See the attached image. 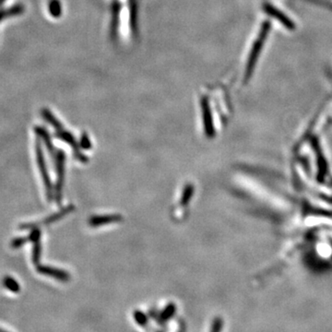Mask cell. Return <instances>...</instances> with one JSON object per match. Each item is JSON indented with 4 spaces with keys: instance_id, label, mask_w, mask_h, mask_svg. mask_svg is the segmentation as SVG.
<instances>
[{
    "instance_id": "30bf717a",
    "label": "cell",
    "mask_w": 332,
    "mask_h": 332,
    "mask_svg": "<svg viewBox=\"0 0 332 332\" xmlns=\"http://www.w3.org/2000/svg\"><path fill=\"white\" fill-rule=\"evenodd\" d=\"M36 132L38 133V135L44 140V144L45 146L47 148V151L49 152V154L51 157H56V154L57 152L55 151V149H54V146H53V143H52V140H50V137H49V134L47 133V131L44 129V128H41V127H38L36 128Z\"/></svg>"
},
{
    "instance_id": "7a4b0ae2",
    "label": "cell",
    "mask_w": 332,
    "mask_h": 332,
    "mask_svg": "<svg viewBox=\"0 0 332 332\" xmlns=\"http://www.w3.org/2000/svg\"><path fill=\"white\" fill-rule=\"evenodd\" d=\"M56 170H57V181L55 186V199L60 205L63 197V187L65 181V165H66V155L61 150L57 151L56 154Z\"/></svg>"
},
{
    "instance_id": "9a60e30c",
    "label": "cell",
    "mask_w": 332,
    "mask_h": 332,
    "mask_svg": "<svg viewBox=\"0 0 332 332\" xmlns=\"http://www.w3.org/2000/svg\"><path fill=\"white\" fill-rule=\"evenodd\" d=\"M28 242H30L29 236H27V237H17L11 241L10 246L14 249H18V248H21L22 246H23L25 243H27Z\"/></svg>"
},
{
    "instance_id": "3957f363",
    "label": "cell",
    "mask_w": 332,
    "mask_h": 332,
    "mask_svg": "<svg viewBox=\"0 0 332 332\" xmlns=\"http://www.w3.org/2000/svg\"><path fill=\"white\" fill-rule=\"evenodd\" d=\"M35 151H36L37 164H38V167L40 170L42 180L44 182L46 197H47L48 201H51L53 199V196H54L53 184H52L50 176H49V173H48V168H47V165H46V162H45V158H44V152H43V150H42V146H41L39 140L36 142Z\"/></svg>"
},
{
    "instance_id": "2e32d148",
    "label": "cell",
    "mask_w": 332,
    "mask_h": 332,
    "mask_svg": "<svg viewBox=\"0 0 332 332\" xmlns=\"http://www.w3.org/2000/svg\"><path fill=\"white\" fill-rule=\"evenodd\" d=\"M81 146L82 149H85V150L91 149V143H90V140L87 135H83V137L81 138Z\"/></svg>"
},
{
    "instance_id": "6da1fadb",
    "label": "cell",
    "mask_w": 332,
    "mask_h": 332,
    "mask_svg": "<svg viewBox=\"0 0 332 332\" xmlns=\"http://www.w3.org/2000/svg\"><path fill=\"white\" fill-rule=\"evenodd\" d=\"M270 28H271V24L269 23V22H265L263 23L261 30L259 32V36H258L257 41L254 44V46H253V48L251 50L249 59H248V61H247L246 71H245V81H247L250 78L251 75H252L255 65L257 63V59H258V56L260 54V51L262 49V46H263V44L265 42L266 38L268 36V33L270 31Z\"/></svg>"
},
{
    "instance_id": "5bb4252c",
    "label": "cell",
    "mask_w": 332,
    "mask_h": 332,
    "mask_svg": "<svg viewBox=\"0 0 332 332\" xmlns=\"http://www.w3.org/2000/svg\"><path fill=\"white\" fill-rule=\"evenodd\" d=\"M134 319L141 327H145L149 323V317H147V315L138 310L134 312Z\"/></svg>"
},
{
    "instance_id": "e0dca14e",
    "label": "cell",
    "mask_w": 332,
    "mask_h": 332,
    "mask_svg": "<svg viewBox=\"0 0 332 332\" xmlns=\"http://www.w3.org/2000/svg\"><path fill=\"white\" fill-rule=\"evenodd\" d=\"M2 331H3V330H2V329H0V332H2Z\"/></svg>"
},
{
    "instance_id": "8fae6325",
    "label": "cell",
    "mask_w": 332,
    "mask_h": 332,
    "mask_svg": "<svg viewBox=\"0 0 332 332\" xmlns=\"http://www.w3.org/2000/svg\"><path fill=\"white\" fill-rule=\"evenodd\" d=\"M194 185L191 183H188V184H185V186L183 189V193H182V196H181V199H180V204L182 206H186L190 200H191L192 197L194 195Z\"/></svg>"
},
{
    "instance_id": "7c38bea8",
    "label": "cell",
    "mask_w": 332,
    "mask_h": 332,
    "mask_svg": "<svg viewBox=\"0 0 332 332\" xmlns=\"http://www.w3.org/2000/svg\"><path fill=\"white\" fill-rule=\"evenodd\" d=\"M3 285L8 291L15 293V294H17L21 291V286H20L19 282L15 280L14 278H12L10 276H6L3 279Z\"/></svg>"
},
{
    "instance_id": "277c9868",
    "label": "cell",
    "mask_w": 332,
    "mask_h": 332,
    "mask_svg": "<svg viewBox=\"0 0 332 332\" xmlns=\"http://www.w3.org/2000/svg\"><path fill=\"white\" fill-rule=\"evenodd\" d=\"M74 210H75V206L73 205H68V206L65 207V208H62L60 211L55 212L54 214H51L50 216L46 217L44 220L40 221H34V222H25V223H22L20 225V230H32L34 228H39L40 226L42 225H49V224H52L56 221H59L61 220L62 218H64L66 215H67L70 212H72Z\"/></svg>"
},
{
    "instance_id": "8992f818",
    "label": "cell",
    "mask_w": 332,
    "mask_h": 332,
    "mask_svg": "<svg viewBox=\"0 0 332 332\" xmlns=\"http://www.w3.org/2000/svg\"><path fill=\"white\" fill-rule=\"evenodd\" d=\"M123 220V217L119 214L113 215H103V216H92L89 220V224L92 227H98L102 225H106L110 223H117Z\"/></svg>"
},
{
    "instance_id": "ba28073f",
    "label": "cell",
    "mask_w": 332,
    "mask_h": 332,
    "mask_svg": "<svg viewBox=\"0 0 332 332\" xmlns=\"http://www.w3.org/2000/svg\"><path fill=\"white\" fill-rule=\"evenodd\" d=\"M177 311V307L175 303H169L165 306V308L162 310L161 313H159V316L157 317V320L159 323L161 324H164L165 322H167L169 319L175 316Z\"/></svg>"
},
{
    "instance_id": "5b68a950",
    "label": "cell",
    "mask_w": 332,
    "mask_h": 332,
    "mask_svg": "<svg viewBox=\"0 0 332 332\" xmlns=\"http://www.w3.org/2000/svg\"><path fill=\"white\" fill-rule=\"evenodd\" d=\"M36 270L37 272L42 275L51 277V278L57 279V280L63 281V282H66V281L70 280L69 273L66 271L60 270V269L53 268L50 266L37 265Z\"/></svg>"
},
{
    "instance_id": "4fadbf2b",
    "label": "cell",
    "mask_w": 332,
    "mask_h": 332,
    "mask_svg": "<svg viewBox=\"0 0 332 332\" xmlns=\"http://www.w3.org/2000/svg\"><path fill=\"white\" fill-rule=\"evenodd\" d=\"M41 255H42V243H41V239H39L33 242V246H32L31 258H32V262L34 265H39Z\"/></svg>"
},
{
    "instance_id": "52a82bcc",
    "label": "cell",
    "mask_w": 332,
    "mask_h": 332,
    "mask_svg": "<svg viewBox=\"0 0 332 332\" xmlns=\"http://www.w3.org/2000/svg\"><path fill=\"white\" fill-rule=\"evenodd\" d=\"M265 10L271 16H272L276 20H278L283 26H285L288 29H295V26L294 22H292L282 12H280V10H278L277 8H275L271 5H267V6H265Z\"/></svg>"
},
{
    "instance_id": "9c48e42d",
    "label": "cell",
    "mask_w": 332,
    "mask_h": 332,
    "mask_svg": "<svg viewBox=\"0 0 332 332\" xmlns=\"http://www.w3.org/2000/svg\"><path fill=\"white\" fill-rule=\"evenodd\" d=\"M203 111H204V125H205V131L209 137L213 136V125H212V120H211V116L209 105L206 103H203Z\"/></svg>"
}]
</instances>
